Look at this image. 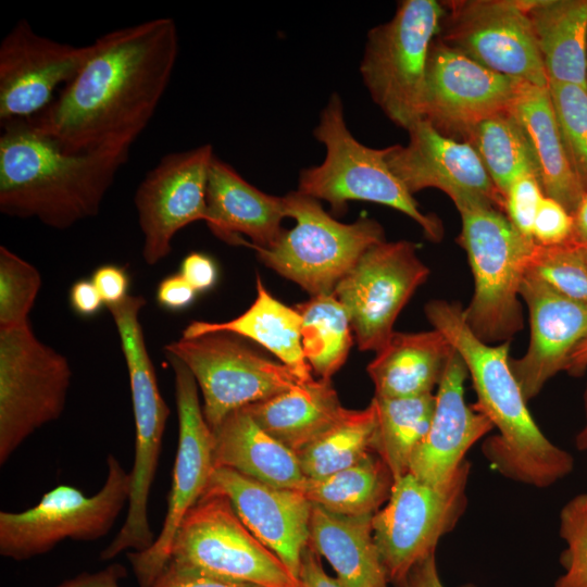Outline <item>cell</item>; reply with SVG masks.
<instances>
[{
	"label": "cell",
	"instance_id": "11",
	"mask_svg": "<svg viewBox=\"0 0 587 587\" xmlns=\"http://www.w3.org/2000/svg\"><path fill=\"white\" fill-rule=\"evenodd\" d=\"M471 464L465 460L445 486H429L411 473L394 483L386 504L372 520L373 535L388 584L403 587L413 566L436 551L467 505Z\"/></svg>",
	"mask_w": 587,
	"mask_h": 587
},
{
	"label": "cell",
	"instance_id": "53",
	"mask_svg": "<svg viewBox=\"0 0 587 587\" xmlns=\"http://www.w3.org/2000/svg\"><path fill=\"white\" fill-rule=\"evenodd\" d=\"M576 447L580 451L587 450V391H586V424L576 437Z\"/></svg>",
	"mask_w": 587,
	"mask_h": 587
},
{
	"label": "cell",
	"instance_id": "41",
	"mask_svg": "<svg viewBox=\"0 0 587 587\" xmlns=\"http://www.w3.org/2000/svg\"><path fill=\"white\" fill-rule=\"evenodd\" d=\"M545 192L535 173L517 177L504 196V210L513 226L533 240V225ZM534 241V240H533Z\"/></svg>",
	"mask_w": 587,
	"mask_h": 587
},
{
	"label": "cell",
	"instance_id": "34",
	"mask_svg": "<svg viewBox=\"0 0 587 587\" xmlns=\"http://www.w3.org/2000/svg\"><path fill=\"white\" fill-rule=\"evenodd\" d=\"M376 410L346 409L342 416L312 444L297 452L307 478H322L359 463L374 451Z\"/></svg>",
	"mask_w": 587,
	"mask_h": 587
},
{
	"label": "cell",
	"instance_id": "15",
	"mask_svg": "<svg viewBox=\"0 0 587 587\" xmlns=\"http://www.w3.org/2000/svg\"><path fill=\"white\" fill-rule=\"evenodd\" d=\"M428 267L407 240L370 247L337 284L334 296L344 305L360 350L379 351L394 334V324Z\"/></svg>",
	"mask_w": 587,
	"mask_h": 587
},
{
	"label": "cell",
	"instance_id": "30",
	"mask_svg": "<svg viewBox=\"0 0 587 587\" xmlns=\"http://www.w3.org/2000/svg\"><path fill=\"white\" fill-rule=\"evenodd\" d=\"M223 332L252 339L275 354L302 382L312 379L301 345V316L296 308L274 298L257 275V297L241 315L226 322L193 321L183 330V338Z\"/></svg>",
	"mask_w": 587,
	"mask_h": 587
},
{
	"label": "cell",
	"instance_id": "18",
	"mask_svg": "<svg viewBox=\"0 0 587 587\" xmlns=\"http://www.w3.org/2000/svg\"><path fill=\"white\" fill-rule=\"evenodd\" d=\"M520 83L438 39L427 60L423 118L444 135L469 137L480 122L509 111Z\"/></svg>",
	"mask_w": 587,
	"mask_h": 587
},
{
	"label": "cell",
	"instance_id": "1",
	"mask_svg": "<svg viewBox=\"0 0 587 587\" xmlns=\"http://www.w3.org/2000/svg\"><path fill=\"white\" fill-rule=\"evenodd\" d=\"M178 50L171 17L109 32L90 43L57 99L28 120L66 152L129 154L170 84Z\"/></svg>",
	"mask_w": 587,
	"mask_h": 587
},
{
	"label": "cell",
	"instance_id": "27",
	"mask_svg": "<svg viewBox=\"0 0 587 587\" xmlns=\"http://www.w3.org/2000/svg\"><path fill=\"white\" fill-rule=\"evenodd\" d=\"M453 347L437 329L394 332L367 365L375 397L405 398L433 394L445 372Z\"/></svg>",
	"mask_w": 587,
	"mask_h": 587
},
{
	"label": "cell",
	"instance_id": "13",
	"mask_svg": "<svg viewBox=\"0 0 587 587\" xmlns=\"http://www.w3.org/2000/svg\"><path fill=\"white\" fill-rule=\"evenodd\" d=\"M203 397V415L215 428L229 413L286 391L300 380L286 365L260 355L232 334L215 332L167 344Z\"/></svg>",
	"mask_w": 587,
	"mask_h": 587
},
{
	"label": "cell",
	"instance_id": "28",
	"mask_svg": "<svg viewBox=\"0 0 587 587\" xmlns=\"http://www.w3.org/2000/svg\"><path fill=\"white\" fill-rule=\"evenodd\" d=\"M245 409L267 434L295 453L328 430L346 411L330 380L324 378L300 382Z\"/></svg>",
	"mask_w": 587,
	"mask_h": 587
},
{
	"label": "cell",
	"instance_id": "20",
	"mask_svg": "<svg viewBox=\"0 0 587 587\" xmlns=\"http://www.w3.org/2000/svg\"><path fill=\"white\" fill-rule=\"evenodd\" d=\"M90 52L37 34L18 21L0 43V122L32 118L53 100L58 86L70 83Z\"/></svg>",
	"mask_w": 587,
	"mask_h": 587
},
{
	"label": "cell",
	"instance_id": "45",
	"mask_svg": "<svg viewBox=\"0 0 587 587\" xmlns=\"http://www.w3.org/2000/svg\"><path fill=\"white\" fill-rule=\"evenodd\" d=\"M197 292L211 289L217 279V267L212 258L204 253L191 252L187 254L179 273Z\"/></svg>",
	"mask_w": 587,
	"mask_h": 587
},
{
	"label": "cell",
	"instance_id": "6",
	"mask_svg": "<svg viewBox=\"0 0 587 587\" xmlns=\"http://www.w3.org/2000/svg\"><path fill=\"white\" fill-rule=\"evenodd\" d=\"M146 303L142 296L128 295L123 301L108 305L129 376L135 420V457L130 471L132 488L126 520L114 539L101 552V560L113 559L129 549L135 552L143 551L155 540L148 521V499L170 409L159 390L139 320Z\"/></svg>",
	"mask_w": 587,
	"mask_h": 587
},
{
	"label": "cell",
	"instance_id": "33",
	"mask_svg": "<svg viewBox=\"0 0 587 587\" xmlns=\"http://www.w3.org/2000/svg\"><path fill=\"white\" fill-rule=\"evenodd\" d=\"M376 410L374 451L395 482L409 473L412 457L430 425L435 395L372 399Z\"/></svg>",
	"mask_w": 587,
	"mask_h": 587
},
{
	"label": "cell",
	"instance_id": "2",
	"mask_svg": "<svg viewBox=\"0 0 587 587\" xmlns=\"http://www.w3.org/2000/svg\"><path fill=\"white\" fill-rule=\"evenodd\" d=\"M425 314L464 361L477 396L473 407L498 430L482 447L491 466L504 477L538 488L567 476L574 459L553 445L533 420L511 370L510 341L494 346L480 340L458 303L432 300Z\"/></svg>",
	"mask_w": 587,
	"mask_h": 587
},
{
	"label": "cell",
	"instance_id": "29",
	"mask_svg": "<svg viewBox=\"0 0 587 587\" xmlns=\"http://www.w3.org/2000/svg\"><path fill=\"white\" fill-rule=\"evenodd\" d=\"M372 520L373 515H340L312 503L308 546L329 562L346 587H387Z\"/></svg>",
	"mask_w": 587,
	"mask_h": 587
},
{
	"label": "cell",
	"instance_id": "25",
	"mask_svg": "<svg viewBox=\"0 0 587 587\" xmlns=\"http://www.w3.org/2000/svg\"><path fill=\"white\" fill-rule=\"evenodd\" d=\"M509 112L527 139L545 196L573 214L587 189L566 151L548 86L521 82Z\"/></svg>",
	"mask_w": 587,
	"mask_h": 587
},
{
	"label": "cell",
	"instance_id": "54",
	"mask_svg": "<svg viewBox=\"0 0 587 587\" xmlns=\"http://www.w3.org/2000/svg\"><path fill=\"white\" fill-rule=\"evenodd\" d=\"M572 241L577 247L578 251L580 252V254L583 255V258L587 262V243H580V242L574 241L573 239H572Z\"/></svg>",
	"mask_w": 587,
	"mask_h": 587
},
{
	"label": "cell",
	"instance_id": "43",
	"mask_svg": "<svg viewBox=\"0 0 587 587\" xmlns=\"http://www.w3.org/2000/svg\"><path fill=\"white\" fill-rule=\"evenodd\" d=\"M151 587H264L168 562Z\"/></svg>",
	"mask_w": 587,
	"mask_h": 587
},
{
	"label": "cell",
	"instance_id": "38",
	"mask_svg": "<svg viewBox=\"0 0 587 587\" xmlns=\"http://www.w3.org/2000/svg\"><path fill=\"white\" fill-rule=\"evenodd\" d=\"M41 287L39 271L5 246L0 247V329L29 322Z\"/></svg>",
	"mask_w": 587,
	"mask_h": 587
},
{
	"label": "cell",
	"instance_id": "35",
	"mask_svg": "<svg viewBox=\"0 0 587 587\" xmlns=\"http://www.w3.org/2000/svg\"><path fill=\"white\" fill-rule=\"evenodd\" d=\"M296 310L301 316L304 358L320 378L329 379L346 362L352 345L348 314L334 294L313 296Z\"/></svg>",
	"mask_w": 587,
	"mask_h": 587
},
{
	"label": "cell",
	"instance_id": "31",
	"mask_svg": "<svg viewBox=\"0 0 587 587\" xmlns=\"http://www.w3.org/2000/svg\"><path fill=\"white\" fill-rule=\"evenodd\" d=\"M549 82L587 88V0H527Z\"/></svg>",
	"mask_w": 587,
	"mask_h": 587
},
{
	"label": "cell",
	"instance_id": "17",
	"mask_svg": "<svg viewBox=\"0 0 587 587\" xmlns=\"http://www.w3.org/2000/svg\"><path fill=\"white\" fill-rule=\"evenodd\" d=\"M211 145L165 154L138 185L134 203L142 234V259L153 266L172 251L174 236L207 222V186L214 157Z\"/></svg>",
	"mask_w": 587,
	"mask_h": 587
},
{
	"label": "cell",
	"instance_id": "46",
	"mask_svg": "<svg viewBox=\"0 0 587 587\" xmlns=\"http://www.w3.org/2000/svg\"><path fill=\"white\" fill-rule=\"evenodd\" d=\"M197 291L180 275L173 274L162 279L157 288L158 303L168 311L188 308L196 299Z\"/></svg>",
	"mask_w": 587,
	"mask_h": 587
},
{
	"label": "cell",
	"instance_id": "32",
	"mask_svg": "<svg viewBox=\"0 0 587 587\" xmlns=\"http://www.w3.org/2000/svg\"><path fill=\"white\" fill-rule=\"evenodd\" d=\"M395 479L376 454L322 478H307L303 494L313 504L347 516L374 515L390 497Z\"/></svg>",
	"mask_w": 587,
	"mask_h": 587
},
{
	"label": "cell",
	"instance_id": "10",
	"mask_svg": "<svg viewBox=\"0 0 587 587\" xmlns=\"http://www.w3.org/2000/svg\"><path fill=\"white\" fill-rule=\"evenodd\" d=\"M72 370L39 340L30 322L0 329V464L65 409Z\"/></svg>",
	"mask_w": 587,
	"mask_h": 587
},
{
	"label": "cell",
	"instance_id": "48",
	"mask_svg": "<svg viewBox=\"0 0 587 587\" xmlns=\"http://www.w3.org/2000/svg\"><path fill=\"white\" fill-rule=\"evenodd\" d=\"M103 303L91 279H79L72 285L70 304L78 315L84 317L93 316L100 311Z\"/></svg>",
	"mask_w": 587,
	"mask_h": 587
},
{
	"label": "cell",
	"instance_id": "52",
	"mask_svg": "<svg viewBox=\"0 0 587 587\" xmlns=\"http://www.w3.org/2000/svg\"><path fill=\"white\" fill-rule=\"evenodd\" d=\"M587 367V337L579 342L570 355L566 371L577 375L584 372Z\"/></svg>",
	"mask_w": 587,
	"mask_h": 587
},
{
	"label": "cell",
	"instance_id": "8",
	"mask_svg": "<svg viewBox=\"0 0 587 587\" xmlns=\"http://www.w3.org/2000/svg\"><path fill=\"white\" fill-rule=\"evenodd\" d=\"M287 217L295 220L268 248L253 247L258 258L312 297L333 294L337 284L373 245L385 240L382 225L360 217L341 223L319 200L291 191L285 196Z\"/></svg>",
	"mask_w": 587,
	"mask_h": 587
},
{
	"label": "cell",
	"instance_id": "3",
	"mask_svg": "<svg viewBox=\"0 0 587 587\" xmlns=\"http://www.w3.org/2000/svg\"><path fill=\"white\" fill-rule=\"evenodd\" d=\"M0 211L67 229L96 216L128 154L70 153L28 118L1 123Z\"/></svg>",
	"mask_w": 587,
	"mask_h": 587
},
{
	"label": "cell",
	"instance_id": "12",
	"mask_svg": "<svg viewBox=\"0 0 587 587\" xmlns=\"http://www.w3.org/2000/svg\"><path fill=\"white\" fill-rule=\"evenodd\" d=\"M168 562L264 587H302L241 522L227 497L211 491L186 514Z\"/></svg>",
	"mask_w": 587,
	"mask_h": 587
},
{
	"label": "cell",
	"instance_id": "26",
	"mask_svg": "<svg viewBox=\"0 0 587 587\" xmlns=\"http://www.w3.org/2000/svg\"><path fill=\"white\" fill-rule=\"evenodd\" d=\"M213 433L214 467L234 470L278 488L303 491L297 454L267 434L245 409L229 413Z\"/></svg>",
	"mask_w": 587,
	"mask_h": 587
},
{
	"label": "cell",
	"instance_id": "42",
	"mask_svg": "<svg viewBox=\"0 0 587 587\" xmlns=\"http://www.w3.org/2000/svg\"><path fill=\"white\" fill-rule=\"evenodd\" d=\"M574 235V218L562 204L545 196L533 225L536 245L552 247L567 243Z\"/></svg>",
	"mask_w": 587,
	"mask_h": 587
},
{
	"label": "cell",
	"instance_id": "44",
	"mask_svg": "<svg viewBox=\"0 0 587 587\" xmlns=\"http://www.w3.org/2000/svg\"><path fill=\"white\" fill-rule=\"evenodd\" d=\"M91 282L107 307L116 304L128 296L129 276L124 266L101 265L92 273Z\"/></svg>",
	"mask_w": 587,
	"mask_h": 587
},
{
	"label": "cell",
	"instance_id": "47",
	"mask_svg": "<svg viewBox=\"0 0 587 587\" xmlns=\"http://www.w3.org/2000/svg\"><path fill=\"white\" fill-rule=\"evenodd\" d=\"M299 580L302 587H346L337 577L326 574L320 555L309 546L302 552Z\"/></svg>",
	"mask_w": 587,
	"mask_h": 587
},
{
	"label": "cell",
	"instance_id": "49",
	"mask_svg": "<svg viewBox=\"0 0 587 587\" xmlns=\"http://www.w3.org/2000/svg\"><path fill=\"white\" fill-rule=\"evenodd\" d=\"M124 575L125 570L113 564L96 573L79 574L57 587H121L120 580Z\"/></svg>",
	"mask_w": 587,
	"mask_h": 587
},
{
	"label": "cell",
	"instance_id": "4",
	"mask_svg": "<svg viewBox=\"0 0 587 587\" xmlns=\"http://www.w3.org/2000/svg\"><path fill=\"white\" fill-rule=\"evenodd\" d=\"M313 135L325 147V158L321 164L300 171L298 192L328 202L334 214L344 213L351 200L387 205L411 217L429 240H441V222L420 210L390 170L387 149L366 147L351 134L338 93L330 95Z\"/></svg>",
	"mask_w": 587,
	"mask_h": 587
},
{
	"label": "cell",
	"instance_id": "37",
	"mask_svg": "<svg viewBox=\"0 0 587 587\" xmlns=\"http://www.w3.org/2000/svg\"><path fill=\"white\" fill-rule=\"evenodd\" d=\"M526 272L563 297L587 307V262L572 240L552 247L535 245Z\"/></svg>",
	"mask_w": 587,
	"mask_h": 587
},
{
	"label": "cell",
	"instance_id": "24",
	"mask_svg": "<svg viewBox=\"0 0 587 587\" xmlns=\"http://www.w3.org/2000/svg\"><path fill=\"white\" fill-rule=\"evenodd\" d=\"M207 222L221 240L249 248H268L287 217L284 197L267 195L232 165L213 157L207 186Z\"/></svg>",
	"mask_w": 587,
	"mask_h": 587
},
{
	"label": "cell",
	"instance_id": "40",
	"mask_svg": "<svg viewBox=\"0 0 587 587\" xmlns=\"http://www.w3.org/2000/svg\"><path fill=\"white\" fill-rule=\"evenodd\" d=\"M560 535L566 544L561 554L564 574L554 587H587V494H579L562 508Z\"/></svg>",
	"mask_w": 587,
	"mask_h": 587
},
{
	"label": "cell",
	"instance_id": "23",
	"mask_svg": "<svg viewBox=\"0 0 587 587\" xmlns=\"http://www.w3.org/2000/svg\"><path fill=\"white\" fill-rule=\"evenodd\" d=\"M520 296L529 311L530 340L525 354L510 361V365L529 401L552 376L566 370L570 355L587 337V307L563 297L527 272Z\"/></svg>",
	"mask_w": 587,
	"mask_h": 587
},
{
	"label": "cell",
	"instance_id": "50",
	"mask_svg": "<svg viewBox=\"0 0 587 587\" xmlns=\"http://www.w3.org/2000/svg\"><path fill=\"white\" fill-rule=\"evenodd\" d=\"M403 587H445L439 577L435 552L430 553L413 566ZM460 587L476 586L470 583Z\"/></svg>",
	"mask_w": 587,
	"mask_h": 587
},
{
	"label": "cell",
	"instance_id": "22",
	"mask_svg": "<svg viewBox=\"0 0 587 587\" xmlns=\"http://www.w3.org/2000/svg\"><path fill=\"white\" fill-rule=\"evenodd\" d=\"M467 374L453 348L437 386L429 428L410 463L409 473L429 486L450 483L471 447L494 429L487 416L465 402Z\"/></svg>",
	"mask_w": 587,
	"mask_h": 587
},
{
	"label": "cell",
	"instance_id": "9",
	"mask_svg": "<svg viewBox=\"0 0 587 587\" xmlns=\"http://www.w3.org/2000/svg\"><path fill=\"white\" fill-rule=\"evenodd\" d=\"M108 473L101 489L87 496L70 485L46 492L22 512H0V554L16 561L53 549L65 539L92 541L105 536L128 505L130 472L109 454Z\"/></svg>",
	"mask_w": 587,
	"mask_h": 587
},
{
	"label": "cell",
	"instance_id": "39",
	"mask_svg": "<svg viewBox=\"0 0 587 587\" xmlns=\"http://www.w3.org/2000/svg\"><path fill=\"white\" fill-rule=\"evenodd\" d=\"M548 88L569 157L587 183V88L555 82Z\"/></svg>",
	"mask_w": 587,
	"mask_h": 587
},
{
	"label": "cell",
	"instance_id": "7",
	"mask_svg": "<svg viewBox=\"0 0 587 587\" xmlns=\"http://www.w3.org/2000/svg\"><path fill=\"white\" fill-rule=\"evenodd\" d=\"M445 15L438 1L404 0L390 21L367 34L363 83L385 115L407 130L423 120L428 54Z\"/></svg>",
	"mask_w": 587,
	"mask_h": 587
},
{
	"label": "cell",
	"instance_id": "5",
	"mask_svg": "<svg viewBox=\"0 0 587 587\" xmlns=\"http://www.w3.org/2000/svg\"><path fill=\"white\" fill-rule=\"evenodd\" d=\"M458 211L462 221L458 241L474 277L464 319L484 342L510 341L523 328L520 288L536 243L496 208L466 205Z\"/></svg>",
	"mask_w": 587,
	"mask_h": 587
},
{
	"label": "cell",
	"instance_id": "36",
	"mask_svg": "<svg viewBox=\"0 0 587 587\" xmlns=\"http://www.w3.org/2000/svg\"><path fill=\"white\" fill-rule=\"evenodd\" d=\"M467 141L476 150L503 198L517 177L529 172L537 175L527 139L509 111L480 122L471 132Z\"/></svg>",
	"mask_w": 587,
	"mask_h": 587
},
{
	"label": "cell",
	"instance_id": "14",
	"mask_svg": "<svg viewBox=\"0 0 587 587\" xmlns=\"http://www.w3.org/2000/svg\"><path fill=\"white\" fill-rule=\"evenodd\" d=\"M165 355L175 377L178 446L161 532L150 548L128 553L140 587H151L167 565L179 526L205 492L215 469L213 433L200 405L198 384L182 361Z\"/></svg>",
	"mask_w": 587,
	"mask_h": 587
},
{
	"label": "cell",
	"instance_id": "21",
	"mask_svg": "<svg viewBox=\"0 0 587 587\" xmlns=\"http://www.w3.org/2000/svg\"><path fill=\"white\" fill-rule=\"evenodd\" d=\"M205 491L227 497L248 529L299 578L312 509L303 491L263 484L226 467L214 469Z\"/></svg>",
	"mask_w": 587,
	"mask_h": 587
},
{
	"label": "cell",
	"instance_id": "16",
	"mask_svg": "<svg viewBox=\"0 0 587 587\" xmlns=\"http://www.w3.org/2000/svg\"><path fill=\"white\" fill-rule=\"evenodd\" d=\"M439 40L479 64L520 82L549 84L526 1H453Z\"/></svg>",
	"mask_w": 587,
	"mask_h": 587
},
{
	"label": "cell",
	"instance_id": "19",
	"mask_svg": "<svg viewBox=\"0 0 587 587\" xmlns=\"http://www.w3.org/2000/svg\"><path fill=\"white\" fill-rule=\"evenodd\" d=\"M408 132V145L386 148V159L390 170L412 195L437 188L458 210L466 205L504 209L503 196L469 141L444 135L424 118Z\"/></svg>",
	"mask_w": 587,
	"mask_h": 587
},
{
	"label": "cell",
	"instance_id": "51",
	"mask_svg": "<svg viewBox=\"0 0 587 587\" xmlns=\"http://www.w3.org/2000/svg\"><path fill=\"white\" fill-rule=\"evenodd\" d=\"M573 218L574 235L572 239L580 243H587V191L573 213Z\"/></svg>",
	"mask_w": 587,
	"mask_h": 587
}]
</instances>
